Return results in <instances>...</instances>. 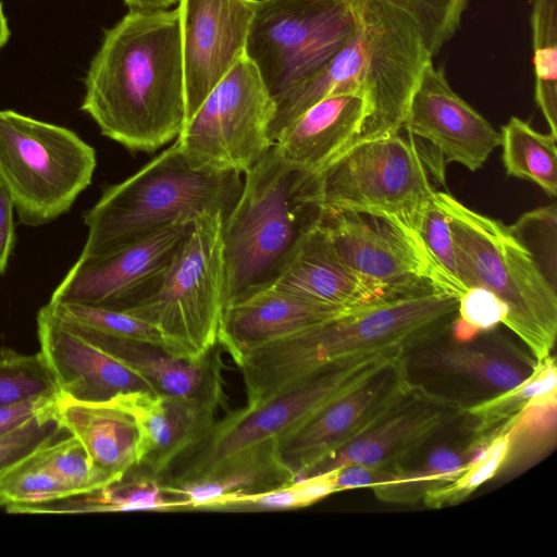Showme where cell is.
I'll use <instances>...</instances> for the list:
<instances>
[{"label": "cell", "instance_id": "6da1fadb", "mask_svg": "<svg viewBox=\"0 0 557 557\" xmlns=\"http://www.w3.org/2000/svg\"><path fill=\"white\" fill-rule=\"evenodd\" d=\"M81 109L131 151L153 152L177 138L186 122L177 7L129 10L106 30Z\"/></svg>", "mask_w": 557, "mask_h": 557}, {"label": "cell", "instance_id": "7a4b0ae2", "mask_svg": "<svg viewBox=\"0 0 557 557\" xmlns=\"http://www.w3.org/2000/svg\"><path fill=\"white\" fill-rule=\"evenodd\" d=\"M458 297L430 292L344 312L258 346L236 366L247 405H258L333 366L405 355L446 333Z\"/></svg>", "mask_w": 557, "mask_h": 557}, {"label": "cell", "instance_id": "3957f363", "mask_svg": "<svg viewBox=\"0 0 557 557\" xmlns=\"http://www.w3.org/2000/svg\"><path fill=\"white\" fill-rule=\"evenodd\" d=\"M243 175L222 227L225 308L269 287L324 214L317 175L289 165L274 146Z\"/></svg>", "mask_w": 557, "mask_h": 557}, {"label": "cell", "instance_id": "277c9868", "mask_svg": "<svg viewBox=\"0 0 557 557\" xmlns=\"http://www.w3.org/2000/svg\"><path fill=\"white\" fill-rule=\"evenodd\" d=\"M242 186V174L191 168L175 139L136 173L103 189L84 212L88 235L79 257L190 224L201 213L221 212L225 218Z\"/></svg>", "mask_w": 557, "mask_h": 557}, {"label": "cell", "instance_id": "5b68a950", "mask_svg": "<svg viewBox=\"0 0 557 557\" xmlns=\"http://www.w3.org/2000/svg\"><path fill=\"white\" fill-rule=\"evenodd\" d=\"M448 216L459 277L466 288L492 292L507 307L503 325L536 361L550 355L557 333V295L542 269L509 225L479 213L454 196L434 193Z\"/></svg>", "mask_w": 557, "mask_h": 557}, {"label": "cell", "instance_id": "8992f818", "mask_svg": "<svg viewBox=\"0 0 557 557\" xmlns=\"http://www.w3.org/2000/svg\"><path fill=\"white\" fill-rule=\"evenodd\" d=\"M223 220L221 212L199 214L158 286L123 310L153 325L175 356L197 359L218 345L225 309Z\"/></svg>", "mask_w": 557, "mask_h": 557}, {"label": "cell", "instance_id": "52a82bcc", "mask_svg": "<svg viewBox=\"0 0 557 557\" xmlns=\"http://www.w3.org/2000/svg\"><path fill=\"white\" fill-rule=\"evenodd\" d=\"M96 164L95 149L73 131L0 111V184L21 223L39 226L69 211Z\"/></svg>", "mask_w": 557, "mask_h": 557}, {"label": "cell", "instance_id": "ba28073f", "mask_svg": "<svg viewBox=\"0 0 557 557\" xmlns=\"http://www.w3.org/2000/svg\"><path fill=\"white\" fill-rule=\"evenodd\" d=\"M317 177L324 212L380 218L417 233L435 193L421 151L400 132L357 139Z\"/></svg>", "mask_w": 557, "mask_h": 557}, {"label": "cell", "instance_id": "9c48e42d", "mask_svg": "<svg viewBox=\"0 0 557 557\" xmlns=\"http://www.w3.org/2000/svg\"><path fill=\"white\" fill-rule=\"evenodd\" d=\"M393 357L324 369L258 405L228 411L157 478L162 485L201 480L245 451L292 429Z\"/></svg>", "mask_w": 557, "mask_h": 557}, {"label": "cell", "instance_id": "30bf717a", "mask_svg": "<svg viewBox=\"0 0 557 557\" xmlns=\"http://www.w3.org/2000/svg\"><path fill=\"white\" fill-rule=\"evenodd\" d=\"M276 104L245 54L210 91L176 140L196 169L244 174L272 146Z\"/></svg>", "mask_w": 557, "mask_h": 557}, {"label": "cell", "instance_id": "8fae6325", "mask_svg": "<svg viewBox=\"0 0 557 557\" xmlns=\"http://www.w3.org/2000/svg\"><path fill=\"white\" fill-rule=\"evenodd\" d=\"M322 224L341 261L394 297L443 292L459 298L467 290L442 270L417 232L349 212H324Z\"/></svg>", "mask_w": 557, "mask_h": 557}, {"label": "cell", "instance_id": "7c38bea8", "mask_svg": "<svg viewBox=\"0 0 557 557\" xmlns=\"http://www.w3.org/2000/svg\"><path fill=\"white\" fill-rule=\"evenodd\" d=\"M393 357L275 440L280 463L297 480L364 431L410 385Z\"/></svg>", "mask_w": 557, "mask_h": 557}, {"label": "cell", "instance_id": "4fadbf2b", "mask_svg": "<svg viewBox=\"0 0 557 557\" xmlns=\"http://www.w3.org/2000/svg\"><path fill=\"white\" fill-rule=\"evenodd\" d=\"M190 224L173 225L104 252L79 257L49 302L125 310L158 286Z\"/></svg>", "mask_w": 557, "mask_h": 557}, {"label": "cell", "instance_id": "5bb4252c", "mask_svg": "<svg viewBox=\"0 0 557 557\" xmlns=\"http://www.w3.org/2000/svg\"><path fill=\"white\" fill-rule=\"evenodd\" d=\"M449 330L403 356L410 384L429 389L436 383H459L479 393L481 401L518 385L536 366L529 350L496 329L468 339L453 337Z\"/></svg>", "mask_w": 557, "mask_h": 557}, {"label": "cell", "instance_id": "9a60e30c", "mask_svg": "<svg viewBox=\"0 0 557 557\" xmlns=\"http://www.w3.org/2000/svg\"><path fill=\"white\" fill-rule=\"evenodd\" d=\"M466 409L457 400L410 384L364 431L306 476L348 463L397 468L462 419Z\"/></svg>", "mask_w": 557, "mask_h": 557}, {"label": "cell", "instance_id": "2e32d148", "mask_svg": "<svg viewBox=\"0 0 557 557\" xmlns=\"http://www.w3.org/2000/svg\"><path fill=\"white\" fill-rule=\"evenodd\" d=\"M258 4L259 0L178 1L186 122L246 54Z\"/></svg>", "mask_w": 557, "mask_h": 557}, {"label": "cell", "instance_id": "e0dca14e", "mask_svg": "<svg viewBox=\"0 0 557 557\" xmlns=\"http://www.w3.org/2000/svg\"><path fill=\"white\" fill-rule=\"evenodd\" d=\"M403 128L429 141L446 162L483 166L500 133L450 87L444 70L429 63L411 95Z\"/></svg>", "mask_w": 557, "mask_h": 557}, {"label": "cell", "instance_id": "ac0fdd59", "mask_svg": "<svg viewBox=\"0 0 557 557\" xmlns=\"http://www.w3.org/2000/svg\"><path fill=\"white\" fill-rule=\"evenodd\" d=\"M37 331L39 352L60 395L99 403L133 392L158 394L141 374L69 329L46 306L38 311Z\"/></svg>", "mask_w": 557, "mask_h": 557}, {"label": "cell", "instance_id": "d6986e66", "mask_svg": "<svg viewBox=\"0 0 557 557\" xmlns=\"http://www.w3.org/2000/svg\"><path fill=\"white\" fill-rule=\"evenodd\" d=\"M62 323L137 371L160 395L199 403L214 410L226 405L223 364L215 349L200 358L188 359L156 344L108 336Z\"/></svg>", "mask_w": 557, "mask_h": 557}, {"label": "cell", "instance_id": "ffe728a7", "mask_svg": "<svg viewBox=\"0 0 557 557\" xmlns=\"http://www.w3.org/2000/svg\"><path fill=\"white\" fill-rule=\"evenodd\" d=\"M269 287L344 310L397 298L341 261L322 222L302 237Z\"/></svg>", "mask_w": 557, "mask_h": 557}, {"label": "cell", "instance_id": "44dd1931", "mask_svg": "<svg viewBox=\"0 0 557 557\" xmlns=\"http://www.w3.org/2000/svg\"><path fill=\"white\" fill-rule=\"evenodd\" d=\"M367 117L368 106L361 94L332 95L288 123L273 146L289 165L318 175L360 137Z\"/></svg>", "mask_w": 557, "mask_h": 557}, {"label": "cell", "instance_id": "7402d4cb", "mask_svg": "<svg viewBox=\"0 0 557 557\" xmlns=\"http://www.w3.org/2000/svg\"><path fill=\"white\" fill-rule=\"evenodd\" d=\"M347 311L267 287L224 309L218 344L236 363L258 346Z\"/></svg>", "mask_w": 557, "mask_h": 557}, {"label": "cell", "instance_id": "603a6c76", "mask_svg": "<svg viewBox=\"0 0 557 557\" xmlns=\"http://www.w3.org/2000/svg\"><path fill=\"white\" fill-rule=\"evenodd\" d=\"M139 430L138 468L158 476L216 420L214 409L149 392L115 397Z\"/></svg>", "mask_w": 557, "mask_h": 557}, {"label": "cell", "instance_id": "cb8c5ba5", "mask_svg": "<svg viewBox=\"0 0 557 557\" xmlns=\"http://www.w3.org/2000/svg\"><path fill=\"white\" fill-rule=\"evenodd\" d=\"M54 417L82 443L94 465L112 478L120 480L138 466L139 430L116 398L84 403L60 395Z\"/></svg>", "mask_w": 557, "mask_h": 557}, {"label": "cell", "instance_id": "d4e9b609", "mask_svg": "<svg viewBox=\"0 0 557 557\" xmlns=\"http://www.w3.org/2000/svg\"><path fill=\"white\" fill-rule=\"evenodd\" d=\"M275 440L245 451L201 480L161 484L162 490L182 502L184 508L218 509L234 498L288 485L295 479L280 463Z\"/></svg>", "mask_w": 557, "mask_h": 557}, {"label": "cell", "instance_id": "484cf974", "mask_svg": "<svg viewBox=\"0 0 557 557\" xmlns=\"http://www.w3.org/2000/svg\"><path fill=\"white\" fill-rule=\"evenodd\" d=\"M184 508L182 502L172 498L162 490L158 478L145 474L125 473L99 490L74 494L17 509L21 513H83L108 511H147Z\"/></svg>", "mask_w": 557, "mask_h": 557}, {"label": "cell", "instance_id": "4316f807", "mask_svg": "<svg viewBox=\"0 0 557 557\" xmlns=\"http://www.w3.org/2000/svg\"><path fill=\"white\" fill-rule=\"evenodd\" d=\"M554 391H557L556 360L548 355L539 360L533 372L518 385L467 407L472 438L486 446L533 399Z\"/></svg>", "mask_w": 557, "mask_h": 557}, {"label": "cell", "instance_id": "83f0119b", "mask_svg": "<svg viewBox=\"0 0 557 557\" xmlns=\"http://www.w3.org/2000/svg\"><path fill=\"white\" fill-rule=\"evenodd\" d=\"M556 138L512 116L502 126V160L508 176L528 180L548 196L557 195Z\"/></svg>", "mask_w": 557, "mask_h": 557}, {"label": "cell", "instance_id": "f1b7e54d", "mask_svg": "<svg viewBox=\"0 0 557 557\" xmlns=\"http://www.w3.org/2000/svg\"><path fill=\"white\" fill-rule=\"evenodd\" d=\"M535 101L557 137V0H533Z\"/></svg>", "mask_w": 557, "mask_h": 557}, {"label": "cell", "instance_id": "f546056e", "mask_svg": "<svg viewBox=\"0 0 557 557\" xmlns=\"http://www.w3.org/2000/svg\"><path fill=\"white\" fill-rule=\"evenodd\" d=\"M557 391L533 399L508 425L509 449L502 470L522 467L556 442ZM500 470V471H502Z\"/></svg>", "mask_w": 557, "mask_h": 557}, {"label": "cell", "instance_id": "4dcf8cb0", "mask_svg": "<svg viewBox=\"0 0 557 557\" xmlns=\"http://www.w3.org/2000/svg\"><path fill=\"white\" fill-rule=\"evenodd\" d=\"M46 308L66 324L165 348L159 331L153 325L123 310L70 302H48Z\"/></svg>", "mask_w": 557, "mask_h": 557}, {"label": "cell", "instance_id": "1f68e13d", "mask_svg": "<svg viewBox=\"0 0 557 557\" xmlns=\"http://www.w3.org/2000/svg\"><path fill=\"white\" fill-rule=\"evenodd\" d=\"M36 460L64 484L72 495L99 490L116 479L98 469L82 443L70 434L35 453Z\"/></svg>", "mask_w": 557, "mask_h": 557}, {"label": "cell", "instance_id": "d6a6232c", "mask_svg": "<svg viewBox=\"0 0 557 557\" xmlns=\"http://www.w3.org/2000/svg\"><path fill=\"white\" fill-rule=\"evenodd\" d=\"M509 441L507 429L499 432L456 478L428 492L423 498L424 504L431 508H441L466 499L502 470L508 454Z\"/></svg>", "mask_w": 557, "mask_h": 557}, {"label": "cell", "instance_id": "836d02e7", "mask_svg": "<svg viewBox=\"0 0 557 557\" xmlns=\"http://www.w3.org/2000/svg\"><path fill=\"white\" fill-rule=\"evenodd\" d=\"M42 395L60 392L41 354L0 348V405Z\"/></svg>", "mask_w": 557, "mask_h": 557}, {"label": "cell", "instance_id": "e575fe53", "mask_svg": "<svg viewBox=\"0 0 557 557\" xmlns=\"http://www.w3.org/2000/svg\"><path fill=\"white\" fill-rule=\"evenodd\" d=\"M70 495V490L36 460L35 453L0 479V507L10 512Z\"/></svg>", "mask_w": 557, "mask_h": 557}, {"label": "cell", "instance_id": "d590c367", "mask_svg": "<svg viewBox=\"0 0 557 557\" xmlns=\"http://www.w3.org/2000/svg\"><path fill=\"white\" fill-rule=\"evenodd\" d=\"M509 226L556 286V206L527 212Z\"/></svg>", "mask_w": 557, "mask_h": 557}, {"label": "cell", "instance_id": "8d00e7d4", "mask_svg": "<svg viewBox=\"0 0 557 557\" xmlns=\"http://www.w3.org/2000/svg\"><path fill=\"white\" fill-rule=\"evenodd\" d=\"M506 305L483 287H469L458 298L457 315L449 330L453 337L468 339L504 324Z\"/></svg>", "mask_w": 557, "mask_h": 557}, {"label": "cell", "instance_id": "74e56055", "mask_svg": "<svg viewBox=\"0 0 557 557\" xmlns=\"http://www.w3.org/2000/svg\"><path fill=\"white\" fill-rule=\"evenodd\" d=\"M64 429L52 413L36 417L0 437V479Z\"/></svg>", "mask_w": 557, "mask_h": 557}, {"label": "cell", "instance_id": "f35d334b", "mask_svg": "<svg viewBox=\"0 0 557 557\" xmlns=\"http://www.w3.org/2000/svg\"><path fill=\"white\" fill-rule=\"evenodd\" d=\"M418 233L442 270L462 284L449 220L445 211L435 202L434 197L423 213Z\"/></svg>", "mask_w": 557, "mask_h": 557}, {"label": "cell", "instance_id": "ab89813d", "mask_svg": "<svg viewBox=\"0 0 557 557\" xmlns=\"http://www.w3.org/2000/svg\"><path fill=\"white\" fill-rule=\"evenodd\" d=\"M335 471L336 490H351L398 483L406 479L407 473L401 467L383 468L361 463H348L333 469Z\"/></svg>", "mask_w": 557, "mask_h": 557}, {"label": "cell", "instance_id": "60d3db41", "mask_svg": "<svg viewBox=\"0 0 557 557\" xmlns=\"http://www.w3.org/2000/svg\"><path fill=\"white\" fill-rule=\"evenodd\" d=\"M60 395H42L0 405V437L25 422L52 413Z\"/></svg>", "mask_w": 557, "mask_h": 557}, {"label": "cell", "instance_id": "b9f144b4", "mask_svg": "<svg viewBox=\"0 0 557 557\" xmlns=\"http://www.w3.org/2000/svg\"><path fill=\"white\" fill-rule=\"evenodd\" d=\"M292 483L267 492L234 498L221 505L216 510L252 511L300 508Z\"/></svg>", "mask_w": 557, "mask_h": 557}, {"label": "cell", "instance_id": "7bdbcfd3", "mask_svg": "<svg viewBox=\"0 0 557 557\" xmlns=\"http://www.w3.org/2000/svg\"><path fill=\"white\" fill-rule=\"evenodd\" d=\"M292 487L299 500L300 507H307L337 492L335 471L304 476L295 480Z\"/></svg>", "mask_w": 557, "mask_h": 557}, {"label": "cell", "instance_id": "ee69618b", "mask_svg": "<svg viewBox=\"0 0 557 557\" xmlns=\"http://www.w3.org/2000/svg\"><path fill=\"white\" fill-rule=\"evenodd\" d=\"M14 206L0 184V274L4 273L15 242Z\"/></svg>", "mask_w": 557, "mask_h": 557}, {"label": "cell", "instance_id": "f6af8a7d", "mask_svg": "<svg viewBox=\"0 0 557 557\" xmlns=\"http://www.w3.org/2000/svg\"><path fill=\"white\" fill-rule=\"evenodd\" d=\"M180 0H124L129 10L135 11H157L165 10L178 3Z\"/></svg>", "mask_w": 557, "mask_h": 557}, {"label": "cell", "instance_id": "bcb514c9", "mask_svg": "<svg viewBox=\"0 0 557 557\" xmlns=\"http://www.w3.org/2000/svg\"><path fill=\"white\" fill-rule=\"evenodd\" d=\"M10 37V30L7 18L3 13L2 2L0 0V49L5 45Z\"/></svg>", "mask_w": 557, "mask_h": 557}]
</instances>
